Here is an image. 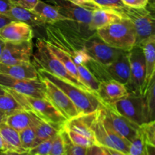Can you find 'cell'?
Masks as SVG:
<instances>
[{
  "mask_svg": "<svg viewBox=\"0 0 155 155\" xmlns=\"http://www.w3.org/2000/svg\"><path fill=\"white\" fill-rule=\"evenodd\" d=\"M46 42L61 48L71 57L77 68L80 82L97 95L100 81L88 68L93 61L83 45V36L67 26L49 24L45 28Z\"/></svg>",
  "mask_w": 155,
  "mask_h": 155,
  "instance_id": "obj_1",
  "label": "cell"
},
{
  "mask_svg": "<svg viewBox=\"0 0 155 155\" xmlns=\"http://www.w3.org/2000/svg\"><path fill=\"white\" fill-rule=\"evenodd\" d=\"M37 71L39 77L47 79L61 89L75 104L81 114L93 113L103 106L101 100L93 92L58 78L43 69H37Z\"/></svg>",
  "mask_w": 155,
  "mask_h": 155,
  "instance_id": "obj_2",
  "label": "cell"
},
{
  "mask_svg": "<svg viewBox=\"0 0 155 155\" xmlns=\"http://www.w3.org/2000/svg\"><path fill=\"white\" fill-rule=\"evenodd\" d=\"M95 32L107 45L117 49L129 51L136 44L134 25L127 17L98 29Z\"/></svg>",
  "mask_w": 155,
  "mask_h": 155,
  "instance_id": "obj_3",
  "label": "cell"
},
{
  "mask_svg": "<svg viewBox=\"0 0 155 155\" xmlns=\"http://www.w3.org/2000/svg\"><path fill=\"white\" fill-rule=\"evenodd\" d=\"M101 108L93 113L86 114L88 124L93 132L96 144L129 155L130 142L115 133L104 122Z\"/></svg>",
  "mask_w": 155,
  "mask_h": 155,
  "instance_id": "obj_4",
  "label": "cell"
},
{
  "mask_svg": "<svg viewBox=\"0 0 155 155\" xmlns=\"http://www.w3.org/2000/svg\"><path fill=\"white\" fill-rule=\"evenodd\" d=\"M33 64L36 69H43L49 74L79 86L85 90L90 91L81 82L74 78L65 68L63 64L52 54L47 46L44 39H38L36 43V51L33 54ZM91 92V91H90Z\"/></svg>",
  "mask_w": 155,
  "mask_h": 155,
  "instance_id": "obj_5",
  "label": "cell"
},
{
  "mask_svg": "<svg viewBox=\"0 0 155 155\" xmlns=\"http://www.w3.org/2000/svg\"><path fill=\"white\" fill-rule=\"evenodd\" d=\"M117 11L133 22L136 34V45H140L148 39H155L154 8L148 5L142 8H133L125 6Z\"/></svg>",
  "mask_w": 155,
  "mask_h": 155,
  "instance_id": "obj_6",
  "label": "cell"
},
{
  "mask_svg": "<svg viewBox=\"0 0 155 155\" xmlns=\"http://www.w3.org/2000/svg\"><path fill=\"white\" fill-rule=\"evenodd\" d=\"M6 90L12 94L26 110H30L36 114L45 122L59 127H64L68 120L53 106L46 98H33L18 93L12 89Z\"/></svg>",
  "mask_w": 155,
  "mask_h": 155,
  "instance_id": "obj_7",
  "label": "cell"
},
{
  "mask_svg": "<svg viewBox=\"0 0 155 155\" xmlns=\"http://www.w3.org/2000/svg\"><path fill=\"white\" fill-rule=\"evenodd\" d=\"M61 15L68 18L71 21H64L65 26L71 28L86 38L94 33L89 30L93 11L74 4L68 0H51Z\"/></svg>",
  "mask_w": 155,
  "mask_h": 155,
  "instance_id": "obj_8",
  "label": "cell"
},
{
  "mask_svg": "<svg viewBox=\"0 0 155 155\" xmlns=\"http://www.w3.org/2000/svg\"><path fill=\"white\" fill-rule=\"evenodd\" d=\"M130 64V79L126 85L129 93L144 95V86L146 78V64L144 50L136 45L128 51Z\"/></svg>",
  "mask_w": 155,
  "mask_h": 155,
  "instance_id": "obj_9",
  "label": "cell"
},
{
  "mask_svg": "<svg viewBox=\"0 0 155 155\" xmlns=\"http://www.w3.org/2000/svg\"><path fill=\"white\" fill-rule=\"evenodd\" d=\"M109 106L118 114L140 127L147 123L146 105L144 95L129 93L127 96Z\"/></svg>",
  "mask_w": 155,
  "mask_h": 155,
  "instance_id": "obj_10",
  "label": "cell"
},
{
  "mask_svg": "<svg viewBox=\"0 0 155 155\" xmlns=\"http://www.w3.org/2000/svg\"><path fill=\"white\" fill-rule=\"evenodd\" d=\"M83 45L92 59L102 66H107L117 59L126 51L113 48L104 42L96 32L83 38Z\"/></svg>",
  "mask_w": 155,
  "mask_h": 155,
  "instance_id": "obj_11",
  "label": "cell"
},
{
  "mask_svg": "<svg viewBox=\"0 0 155 155\" xmlns=\"http://www.w3.org/2000/svg\"><path fill=\"white\" fill-rule=\"evenodd\" d=\"M101 111L104 122L129 142H131L137 136L140 126L118 114L109 105L103 104Z\"/></svg>",
  "mask_w": 155,
  "mask_h": 155,
  "instance_id": "obj_12",
  "label": "cell"
},
{
  "mask_svg": "<svg viewBox=\"0 0 155 155\" xmlns=\"http://www.w3.org/2000/svg\"><path fill=\"white\" fill-rule=\"evenodd\" d=\"M0 86L27 96L46 98L45 83L40 78L22 80L0 74Z\"/></svg>",
  "mask_w": 155,
  "mask_h": 155,
  "instance_id": "obj_13",
  "label": "cell"
},
{
  "mask_svg": "<svg viewBox=\"0 0 155 155\" xmlns=\"http://www.w3.org/2000/svg\"><path fill=\"white\" fill-rule=\"evenodd\" d=\"M39 78L45 83L46 99H48L68 120L81 114L75 104L61 89L47 79L43 77Z\"/></svg>",
  "mask_w": 155,
  "mask_h": 155,
  "instance_id": "obj_14",
  "label": "cell"
},
{
  "mask_svg": "<svg viewBox=\"0 0 155 155\" xmlns=\"http://www.w3.org/2000/svg\"><path fill=\"white\" fill-rule=\"evenodd\" d=\"M33 51L32 41L19 43L5 42L0 56V63L8 65L30 63Z\"/></svg>",
  "mask_w": 155,
  "mask_h": 155,
  "instance_id": "obj_15",
  "label": "cell"
},
{
  "mask_svg": "<svg viewBox=\"0 0 155 155\" xmlns=\"http://www.w3.org/2000/svg\"><path fill=\"white\" fill-rule=\"evenodd\" d=\"M33 37V27L25 23L11 21L0 29V39L4 42L19 43L32 41Z\"/></svg>",
  "mask_w": 155,
  "mask_h": 155,
  "instance_id": "obj_16",
  "label": "cell"
},
{
  "mask_svg": "<svg viewBox=\"0 0 155 155\" xmlns=\"http://www.w3.org/2000/svg\"><path fill=\"white\" fill-rule=\"evenodd\" d=\"M129 94L125 85L112 79L101 81L98 86L97 96L103 104L111 105Z\"/></svg>",
  "mask_w": 155,
  "mask_h": 155,
  "instance_id": "obj_17",
  "label": "cell"
},
{
  "mask_svg": "<svg viewBox=\"0 0 155 155\" xmlns=\"http://www.w3.org/2000/svg\"><path fill=\"white\" fill-rule=\"evenodd\" d=\"M104 71L109 79H112L124 85H127L130 79V64L128 51L123 53L117 59L107 66Z\"/></svg>",
  "mask_w": 155,
  "mask_h": 155,
  "instance_id": "obj_18",
  "label": "cell"
},
{
  "mask_svg": "<svg viewBox=\"0 0 155 155\" xmlns=\"http://www.w3.org/2000/svg\"><path fill=\"white\" fill-rule=\"evenodd\" d=\"M42 120L30 110H20L7 115L5 122L9 127L20 132L27 127H36Z\"/></svg>",
  "mask_w": 155,
  "mask_h": 155,
  "instance_id": "obj_19",
  "label": "cell"
},
{
  "mask_svg": "<svg viewBox=\"0 0 155 155\" xmlns=\"http://www.w3.org/2000/svg\"><path fill=\"white\" fill-rule=\"evenodd\" d=\"M0 74L22 80H36L39 78L37 69L32 62L12 65L0 63Z\"/></svg>",
  "mask_w": 155,
  "mask_h": 155,
  "instance_id": "obj_20",
  "label": "cell"
},
{
  "mask_svg": "<svg viewBox=\"0 0 155 155\" xmlns=\"http://www.w3.org/2000/svg\"><path fill=\"white\" fill-rule=\"evenodd\" d=\"M125 16L120 12L113 9L99 8L93 11L92 20L89 29L92 33H95L98 29L103 28L112 23L122 19Z\"/></svg>",
  "mask_w": 155,
  "mask_h": 155,
  "instance_id": "obj_21",
  "label": "cell"
},
{
  "mask_svg": "<svg viewBox=\"0 0 155 155\" xmlns=\"http://www.w3.org/2000/svg\"><path fill=\"white\" fill-rule=\"evenodd\" d=\"M12 21L25 23L31 27H40L46 25L40 17L33 10L12 5L7 12L4 14Z\"/></svg>",
  "mask_w": 155,
  "mask_h": 155,
  "instance_id": "obj_22",
  "label": "cell"
},
{
  "mask_svg": "<svg viewBox=\"0 0 155 155\" xmlns=\"http://www.w3.org/2000/svg\"><path fill=\"white\" fill-rule=\"evenodd\" d=\"M33 11L40 17L41 19L47 25L55 24L59 22L71 21L68 18L61 15L55 6L50 5L41 0L38 1Z\"/></svg>",
  "mask_w": 155,
  "mask_h": 155,
  "instance_id": "obj_23",
  "label": "cell"
},
{
  "mask_svg": "<svg viewBox=\"0 0 155 155\" xmlns=\"http://www.w3.org/2000/svg\"><path fill=\"white\" fill-rule=\"evenodd\" d=\"M0 134L4 142L3 151H11L15 152H26L21 145L19 132L9 127L5 123L0 124Z\"/></svg>",
  "mask_w": 155,
  "mask_h": 155,
  "instance_id": "obj_24",
  "label": "cell"
},
{
  "mask_svg": "<svg viewBox=\"0 0 155 155\" xmlns=\"http://www.w3.org/2000/svg\"><path fill=\"white\" fill-rule=\"evenodd\" d=\"M64 128L86 136L96 144L93 132L88 124L86 114H80L72 119L68 120L64 124Z\"/></svg>",
  "mask_w": 155,
  "mask_h": 155,
  "instance_id": "obj_25",
  "label": "cell"
},
{
  "mask_svg": "<svg viewBox=\"0 0 155 155\" xmlns=\"http://www.w3.org/2000/svg\"><path fill=\"white\" fill-rule=\"evenodd\" d=\"M143 48L146 64V78L144 86V94L155 71V39H148L140 45Z\"/></svg>",
  "mask_w": 155,
  "mask_h": 155,
  "instance_id": "obj_26",
  "label": "cell"
},
{
  "mask_svg": "<svg viewBox=\"0 0 155 155\" xmlns=\"http://www.w3.org/2000/svg\"><path fill=\"white\" fill-rule=\"evenodd\" d=\"M64 127H59L45 122V121H42L36 127V139H35L33 147L44 141L54 138L60 133L61 130H63Z\"/></svg>",
  "mask_w": 155,
  "mask_h": 155,
  "instance_id": "obj_27",
  "label": "cell"
},
{
  "mask_svg": "<svg viewBox=\"0 0 155 155\" xmlns=\"http://www.w3.org/2000/svg\"><path fill=\"white\" fill-rule=\"evenodd\" d=\"M45 43H46L48 48H49L50 51L52 52V54H54V55L55 56L62 64H63V65L65 67V68L68 70V72H69L74 78H76L77 80H78L80 82V76H79L78 71H77V67H76L75 64H74V61H72V59L71 58V57H70L65 51H64L63 50L61 49V48H58L55 45L46 42L45 40Z\"/></svg>",
  "mask_w": 155,
  "mask_h": 155,
  "instance_id": "obj_28",
  "label": "cell"
},
{
  "mask_svg": "<svg viewBox=\"0 0 155 155\" xmlns=\"http://www.w3.org/2000/svg\"><path fill=\"white\" fill-rule=\"evenodd\" d=\"M146 105L147 123L155 120V71L144 94Z\"/></svg>",
  "mask_w": 155,
  "mask_h": 155,
  "instance_id": "obj_29",
  "label": "cell"
},
{
  "mask_svg": "<svg viewBox=\"0 0 155 155\" xmlns=\"http://www.w3.org/2000/svg\"><path fill=\"white\" fill-rule=\"evenodd\" d=\"M5 91V93L0 95V111L8 115L15 112L25 110L11 92L6 89Z\"/></svg>",
  "mask_w": 155,
  "mask_h": 155,
  "instance_id": "obj_30",
  "label": "cell"
},
{
  "mask_svg": "<svg viewBox=\"0 0 155 155\" xmlns=\"http://www.w3.org/2000/svg\"><path fill=\"white\" fill-rule=\"evenodd\" d=\"M145 145L146 141L141 127L137 136L130 142L129 155H145Z\"/></svg>",
  "mask_w": 155,
  "mask_h": 155,
  "instance_id": "obj_31",
  "label": "cell"
},
{
  "mask_svg": "<svg viewBox=\"0 0 155 155\" xmlns=\"http://www.w3.org/2000/svg\"><path fill=\"white\" fill-rule=\"evenodd\" d=\"M20 139H21L22 147L28 151L34 145L36 139V127H27L19 132Z\"/></svg>",
  "mask_w": 155,
  "mask_h": 155,
  "instance_id": "obj_32",
  "label": "cell"
},
{
  "mask_svg": "<svg viewBox=\"0 0 155 155\" xmlns=\"http://www.w3.org/2000/svg\"><path fill=\"white\" fill-rule=\"evenodd\" d=\"M61 133L64 142L65 155H86L87 148L74 145L71 141L70 138L68 137V133L64 130V127L63 130H61Z\"/></svg>",
  "mask_w": 155,
  "mask_h": 155,
  "instance_id": "obj_33",
  "label": "cell"
},
{
  "mask_svg": "<svg viewBox=\"0 0 155 155\" xmlns=\"http://www.w3.org/2000/svg\"><path fill=\"white\" fill-rule=\"evenodd\" d=\"M64 130H66L68 137L70 138L71 142H72L74 145H77V146L88 148H89V147L92 146V145H96L95 142H92L91 139H88V138L86 137V136H82V135L80 134H78V133H75V132L72 131V130H67V129L65 128Z\"/></svg>",
  "mask_w": 155,
  "mask_h": 155,
  "instance_id": "obj_34",
  "label": "cell"
},
{
  "mask_svg": "<svg viewBox=\"0 0 155 155\" xmlns=\"http://www.w3.org/2000/svg\"><path fill=\"white\" fill-rule=\"evenodd\" d=\"M54 138L38 144L37 145L29 150V154L30 155H48Z\"/></svg>",
  "mask_w": 155,
  "mask_h": 155,
  "instance_id": "obj_35",
  "label": "cell"
},
{
  "mask_svg": "<svg viewBox=\"0 0 155 155\" xmlns=\"http://www.w3.org/2000/svg\"><path fill=\"white\" fill-rule=\"evenodd\" d=\"M48 155H65L64 142L61 132L53 139Z\"/></svg>",
  "mask_w": 155,
  "mask_h": 155,
  "instance_id": "obj_36",
  "label": "cell"
},
{
  "mask_svg": "<svg viewBox=\"0 0 155 155\" xmlns=\"http://www.w3.org/2000/svg\"><path fill=\"white\" fill-rule=\"evenodd\" d=\"M147 144L155 147V120L141 126Z\"/></svg>",
  "mask_w": 155,
  "mask_h": 155,
  "instance_id": "obj_37",
  "label": "cell"
},
{
  "mask_svg": "<svg viewBox=\"0 0 155 155\" xmlns=\"http://www.w3.org/2000/svg\"><path fill=\"white\" fill-rule=\"evenodd\" d=\"M100 8L120 10L125 7L122 0H92Z\"/></svg>",
  "mask_w": 155,
  "mask_h": 155,
  "instance_id": "obj_38",
  "label": "cell"
},
{
  "mask_svg": "<svg viewBox=\"0 0 155 155\" xmlns=\"http://www.w3.org/2000/svg\"><path fill=\"white\" fill-rule=\"evenodd\" d=\"M12 5L33 10L39 0H8Z\"/></svg>",
  "mask_w": 155,
  "mask_h": 155,
  "instance_id": "obj_39",
  "label": "cell"
},
{
  "mask_svg": "<svg viewBox=\"0 0 155 155\" xmlns=\"http://www.w3.org/2000/svg\"><path fill=\"white\" fill-rule=\"evenodd\" d=\"M68 1L91 11H95L100 8L92 0H68Z\"/></svg>",
  "mask_w": 155,
  "mask_h": 155,
  "instance_id": "obj_40",
  "label": "cell"
},
{
  "mask_svg": "<svg viewBox=\"0 0 155 155\" xmlns=\"http://www.w3.org/2000/svg\"><path fill=\"white\" fill-rule=\"evenodd\" d=\"M126 6L133 8H142L146 7L148 0H122Z\"/></svg>",
  "mask_w": 155,
  "mask_h": 155,
  "instance_id": "obj_41",
  "label": "cell"
},
{
  "mask_svg": "<svg viewBox=\"0 0 155 155\" xmlns=\"http://www.w3.org/2000/svg\"><path fill=\"white\" fill-rule=\"evenodd\" d=\"M86 155H106L102 147L98 145H94L87 148Z\"/></svg>",
  "mask_w": 155,
  "mask_h": 155,
  "instance_id": "obj_42",
  "label": "cell"
},
{
  "mask_svg": "<svg viewBox=\"0 0 155 155\" xmlns=\"http://www.w3.org/2000/svg\"><path fill=\"white\" fill-rule=\"evenodd\" d=\"M12 6V5L8 0H0V14L4 15L11 8Z\"/></svg>",
  "mask_w": 155,
  "mask_h": 155,
  "instance_id": "obj_43",
  "label": "cell"
},
{
  "mask_svg": "<svg viewBox=\"0 0 155 155\" xmlns=\"http://www.w3.org/2000/svg\"><path fill=\"white\" fill-rule=\"evenodd\" d=\"M103 150L105 152L106 155H127L124 153L120 152V151H116V150L111 149V148H104V147H102Z\"/></svg>",
  "mask_w": 155,
  "mask_h": 155,
  "instance_id": "obj_44",
  "label": "cell"
},
{
  "mask_svg": "<svg viewBox=\"0 0 155 155\" xmlns=\"http://www.w3.org/2000/svg\"><path fill=\"white\" fill-rule=\"evenodd\" d=\"M11 21H12L11 19H9L7 16H5L3 14H0V29L4 27L5 25H6L7 24L10 23Z\"/></svg>",
  "mask_w": 155,
  "mask_h": 155,
  "instance_id": "obj_45",
  "label": "cell"
},
{
  "mask_svg": "<svg viewBox=\"0 0 155 155\" xmlns=\"http://www.w3.org/2000/svg\"><path fill=\"white\" fill-rule=\"evenodd\" d=\"M0 155H30L28 151L26 152H15V151H0Z\"/></svg>",
  "mask_w": 155,
  "mask_h": 155,
  "instance_id": "obj_46",
  "label": "cell"
},
{
  "mask_svg": "<svg viewBox=\"0 0 155 155\" xmlns=\"http://www.w3.org/2000/svg\"><path fill=\"white\" fill-rule=\"evenodd\" d=\"M145 155H155V147L146 143V145H145Z\"/></svg>",
  "mask_w": 155,
  "mask_h": 155,
  "instance_id": "obj_47",
  "label": "cell"
},
{
  "mask_svg": "<svg viewBox=\"0 0 155 155\" xmlns=\"http://www.w3.org/2000/svg\"><path fill=\"white\" fill-rule=\"evenodd\" d=\"M6 116H7V114H6L5 113L0 111V124L5 122V120Z\"/></svg>",
  "mask_w": 155,
  "mask_h": 155,
  "instance_id": "obj_48",
  "label": "cell"
},
{
  "mask_svg": "<svg viewBox=\"0 0 155 155\" xmlns=\"http://www.w3.org/2000/svg\"><path fill=\"white\" fill-rule=\"evenodd\" d=\"M147 5L155 9V0H148V5Z\"/></svg>",
  "mask_w": 155,
  "mask_h": 155,
  "instance_id": "obj_49",
  "label": "cell"
},
{
  "mask_svg": "<svg viewBox=\"0 0 155 155\" xmlns=\"http://www.w3.org/2000/svg\"><path fill=\"white\" fill-rule=\"evenodd\" d=\"M3 150H4V142H3L2 138L0 134V151H3Z\"/></svg>",
  "mask_w": 155,
  "mask_h": 155,
  "instance_id": "obj_50",
  "label": "cell"
},
{
  "mask_svg": "<svg viewBox=\"0 0 155 155\" xmlns=\"http://www.w3.org/2000/svg\"><path fill=\"white\" fill-rule=\"evenodd\" d=\"M4 44H5V42H3V41L1 39H0V56H1V53H2V48H3V46H4Z\"/></svg>",
  "mask_w": 155,
  "mask_h": 155,
  "instance_id": "obj_51",
  "label": "cell"
},
{
  "mask_svg": "<svg viewBox=\"0 0 155 155\" xmlns=\"http://www.w3.org/2000/svg\"><path fill=\"white\" fill-rule=\"evenodd\" d=\"M5 89L4 87H2V86H0V95H2L3 94L5 93Z\"/></svg>",
  "mask_w": 155,
  "mask_h": 155,
  "instance_id": "obj_52",
  "label": "cell"
}]
</instances>
